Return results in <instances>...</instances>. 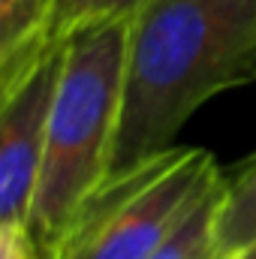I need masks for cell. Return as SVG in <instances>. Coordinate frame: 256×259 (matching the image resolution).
<instances>
[{
	"mask_svg": "<svg viewBox=\"0 0 256 259\" xmlns=\"http://www.w3.org/2000/svg\"><path fill=\"white\" fill-rule=\"evenodd\" d=\"M0 259H39L24 226H0Z\"/></svg>",
	"mask_w": 256,
	"mask_h": 259,
	"instance_id": "9c48e42d",
	"label": "cell"
},
{
	"mask_svg": "<svg viewBox=\"0 0 256 259\" xmlns=\"http://www.w3.org/2000/svg\"><path fill=\"white\" fill-rule=\"evenodd\" d=\"M145 3L148 0H55V36L66 39L84 24L133 18Z\"/></svg>",
	"mask_w": 256,
	"mask_h": 259,
	"instance_id": "ba28073f",
	"label": "cell"
},
{
	"mask_svg": "<svg viewBox=\"0 0 256 259\" xmlns=\"http://www.w3.org/2000/svg\"><path fill=\"white\" fill-rule=\"evenodd\" d=\"M253 244H256V154L223 187L220 211H217V253H214V259H235Z\"/></svg>",
	"mask_w": 256,
	"mask_h": 259,
	"instance_id": "8992f818",
	"label": "cell"
},
{
	"mask_svg": "<svg viewBox=\"0 0 256 259\" xmlns=\"http://www.w3.org/2000/svg\"><path fill=\"white\" fill-rule=\"evenodd\" d=\"M223 187H226V178L181 223V229L148 259H214V253H217V211H220Z\"/></svg>",
	"mask_w": 256,
	"mask_h": 259,
	"instance_id": "52a82bcc",
	"label": "cell"
},
{
	"mask_svg": "<svg viewBox=\"0 0 256 259\" xmlns=\"http://www.w3.org/2000/svg\"><path fill=\"white\" fill-rule=\"evenodd\" d=\"M223 184L205 148H172L136 169L112 175L84 202L55 259L154 256Z\"/></svg>",
	"mask_w": 256,
	"mask_h": 259,
	"instance_id": "3957f363",
	"label": "cell"
},
{
	"mask_svg": "<svg viewBox=\"0 0 256 259\" xmlns=\"http://www.w3.org/2000/svg\"><path fill=\"white\" fill-rule=\"evenodd\" d=\"M61 42L55 0H0V88L27 75Z\"/></svg>",
	"mask_w": 256,
	"mask_h": 259,
	"instance_id": "5b68a950",
	"label": "cell"
},
{
	"mask_svg": "<svg viewBox=\"0 0 256 259\" xmlns=\"http://www.w3.org/2000/svg\"><path fill=\"white\" fill-rule=\"evenodd\" d=\"M61 64L64 42L27 75L0 88V226H27Z\"/></svg>",
	"mask_w": 256,
	"mask_h": 259,
	"instance_id": "277c9868",
	"label": "cell"
},
{
	"mask_svg": "<svg viewBox=\"0 0 256 259\" xmlns=\"http://www.w3.org/2000/svg\"><path fill=\"white\" fill-rule=\"evenodd\" d=\"M256 81V0H148L130 18L109 178L175 148L217 94Z\"/></svg>",
	"mask_w": 256,
	"mask_h": 259,
	"instance_id": "6da1fadb",
	"label": "cell"
},
{
	"mask_svg": "<svg viewBox=\"0 0 256 259\" xmlns=\"http://www.w3.org/2000/svg\"><path fill=\"white\" fill-rule=\"evenodd\" d=\"M235 259H256V244H253V247H247L244 253H238Z\"/></svg>",
	"mask_w": 256,
	"mask_h": 259,
	"instance_id": "30bf717a",
	"label": "cell"
},
{
	"mask_svg": "<svg viewBox=\"0 0 256 259\" xmlns=\"http://www.w3.org/2000/svg\"><path fill=\"white\" fill-rule=\"evenodd\" d=\"M130 18L100 21L64 39L46 154L27 217L39 259H55L84 202L109 178L124 100Z\"/></svg>",
	"mask_w": 256,
	"mask_h": 259,
	"instance_id": "7a4b0ae2",
	"label": "cell"
}]
</instances>
